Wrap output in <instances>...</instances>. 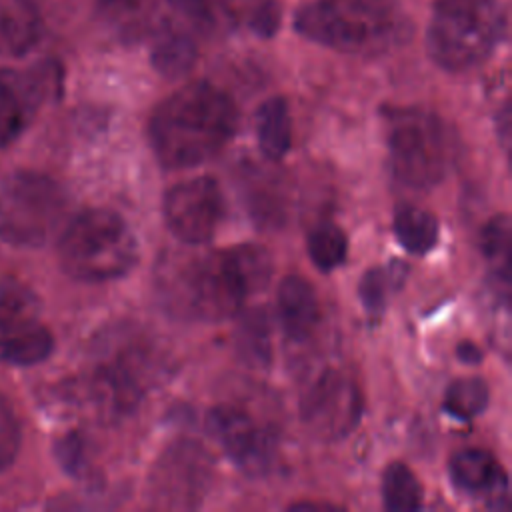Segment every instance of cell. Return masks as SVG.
Masks as SVG:
<instances>
[{
    "mask_svg": "<svg viewBox=\"0 0 512 512\" xmlns=\"http://www.w3.org/2000/svg\"><path fill=\"white\" fill-rule=\"evenodd\" d=\"M270 276V252L258 244H238L178 260L168 270L162 292L176 314L224 320L262 292Z\"/></svg>",
    "mask_w": 512,
    "mask_h": 512,
    "instance_id": "1",
    "label": "cell"
},
{
    "mask_svg": "<svg viewBox=\"0 0 512 512\" xmlns=\"http://www.w3.org/2000/svg\"><path fill=\"white\" fill-rule=\"evenodd\" d=\"M238 128V106L222 88L198 80L164 98L148 120V140L164 168L184 170L212 160Z\"/></svg>",
    "mask_w": 512,
    "mask_h": 512,
    "instance_id": "2",
    "label": "cell"
},
{
    "mask_svg": "<svg viewBox=\"0 0 512 512\" xmlns=\"http://www.w3.org/2000/svg\"><path fill=\"white\" fill-rule=\"evenodd\" d=\"M294 28L320 46L360 56L390 52L412 34L398 0H310L296 10Z\"/></svg>",
    "mask_w": 512,
    "mask_h": 512,
    "instance_id": "3",
    "label": "cell"
},
{
    "mask_svg": "<svg viewBox=\"0 0 512 512\" xmlns=\"http://www.w3.org/2000/svg\"><path fill=\"white\" fill-rule=\"evenodd\" d=\"M56 240L62 270L80 282L122 278L140 256L134 230L108 208H90L70 216Z\"/></svg>",
    "mask_w": 512,
    "mask_h": 512,
    "instance_id": "4",
    "label": "cell"
},
{
    "mask_svg": "<svg viewBox=\"0 0 512 512\" xmlns=\"http://www.w3.org/2000/svg\"><path fill=\"white\" fill-rule=\"evenodd\" d=\"M504 32L500 0H436L426 28L430 60L446 72L484 64Z\"/></svg>",
    "mask_w": 512,
    "mask_h": 512,
    "instance_id": "5",
    "label": "cell"
},
{
    "mask_svg": "<svg viewBox=\"0 0 512 512\" xmlns=\"http://www.w3.org/2000/svg\"><path fill=\"white\" fill-rule=\"evenodd\" d=\"M70 198L52 176L12 170L0 176V240L38 248L58 238L70 220Z\"/></svg>",
    "mask_w": 512,
    "mask_h": 512,
    "instance_id": "6",
    "label": "cell"
},
{
    "mask_svg": "<svg viewBox=\"0 0 512 512\" xmlns=\"http://www.w3.org/2000/svg\"><path fill=\"white\" fill-rule=\"evenodd\" d=\"M448 136L446 124L430 110H392L386 120V142L394 176L412 188L436 186L450 164Z\"/></svg>",
    "mask_w": 512,
    "mask_h": 512,
    "instance_id": "7",
    "label": "cell"
},
{
    "mask_svg": "<svg viewBox=\"0 0 512 512\" xmlns=\"http://www.w3.org/2000/svg\"><path fill=\"white\" fill-rule=\"evenodd\" d=\"M214 460L198 440H176L156 460L148 498L160 508H196L210 488Z\"/></svg>",
    "mask_w": 512,
    "mask_h": 512,
    "instance_id": "8",
    "label": "cell"
},
{
    "mask_svg": "<svg viewBox=\"0 0 512 512\" xmlns=\"http://www.w3.org/2000/svg\"><path fill=\"white\" fill-rule=\"evenodd\" d=\"M54 350L52 332L38 320V298L16 280H0V362L34 366Z\"/></svg>",
    "mask_w": 512,
    "mask_h": 512,
    "instance_id": "9",
    "label": "cell"
},
{
    "mask_svg": "<svg viewBox=\"0 0 512 512\" xmlns=\"http://www.w3.org/2000/svg\"><path fill=\"white\" fill-rule=\"evenodd\" d=\"M302 422L322 440H340L362 414V394L340 368H324L306 388L300 402Z\"/></svg>",
    "mask_w": 512,
    "mask_h": 512,
    "instance_id": "10",
    "label": "cell"
},
{
    "mask_svg": "<svg viewBox=\"0 0 512 512\" xmlns=\"http://www.w3.org/2000/svg\"><path fill=\"white\" fill-rule=\"evenodd\" d=\"M162 216L184 244H204L214 238L224 218V194L212 176H196L168 188L162 200Z\"/></svg>",
    "mask_w": 512,
    "mask_h": 512,
    "instance_id": "11",
    "label": "cell"
},
{
    "mask_svg": "<svg viewBox=\"0 0 512 512\" xmlns=\"http://www.w3.org/2000/svg\"><path fill=\"white\" fill-rule=\"evenodd\" d=\"M58 86L60 70L54 62H42L28 70L0 68V148L22 136Z\"/></svg>",
    "mask_w": 512,
    "mask_h": 512,
    "instance_id": "12",
    "label": "cell"
},
{
    "mask_svg": "<svg viewBox=\"0 0 512 512\" xmlns=\"http://www.w3.org/2000/svg\"><path fill=\"white\" fill-rule=\"evenodd\" d=\"M206 428L230 460L246 474L258 476L270 468L274 440L270 432L246 412L230 406L214 408L206 418Z\"/></svg>",
    "mask_w": 512,
    "mask_h": 512,
    "instance_id": "13",
    "label": "cell"
},
{
    "mask_svg": "<svg viewBox=\"0 0 512 512\" xmlns=\"http://www.w3.org/2000/svg\"><path fill=\"white\" fill-rule=\"evenodd\" d=\"M278 318L286 338L304 342L320 322V300L314 286L300 274H288L278 284L276 294Z\"/></svg>",
    "mask_w": 512,
    "mask_h": 512,
    "instance_id": "14",
    "label": "cell"
},
{
    "mask_svg": "<svg viewBox=\"0 0 512 512\" xmlns=\"http://www.w3.org/2000/svg\"><path fill=\"white\" fill-rule=\"evenodd\" d=\"M452 482L468 494H484L492 506L506 500L508 482L498 460L484 448H464L450 460Z\"/></svg>",
    "mask_w": 512,
    "mask_h": 512,
    "instance_id": "15",
    "label": "cell"
},
{
    "mask_svg": "<svg viewBox=\"0 0 512 512\" xmlns=\"http://www.w3.org/2000/svg\"><path fill=\"white\" fill-rule=\"evenodd\" d=\"M42 38V14L34 0H0V56L22 58Z\"/></svg>",
    "mask_w": 512,
    "mask_h": 512,
    "instance_id": "16",
    "label": "cell"
},
{
    "mask_svg": "<svg viewBox=\"0 0 512 512\" xmlns=\"http://www.w3.org/2000/svg\"><path fill=\"white\" fill-rule=\"evenodd\" d=\"M254 126L258 146L268 160H280L290 150L292 122L288 102L282 96H272L258 106Z\"/></svg>",
    "mask_w": 512,
    "mask_h": 512,
    "instance_id": "17",
    "label": "cell"
},
{
    "mask_svg": "<svg viewBox=\"0 0 512 512\" xmlns=\"http://www.w3.org/2000/svg\"><path fill=\"white\" fill-rule=\"evenodd\" d=\"M198 48L190 34L164 26L156 32L152 46V66L164 78L184 76L196 62Z\"/></svg>",
    "mask_w": 512,
    "mask_h": 512,
    "instance_id": "18",
    "label": "cell"
},
{
    "mask_svg": "<svg viewBox=\"0 0 512 512\" xmlns=\"http://www.w3.org/2000/svg\"><path fill=\"white\" fill-rule=\"evenodd\" d=\"M394 234L404 250L422 256L436 246L438 222L428 210L404 204L394 214Z\"/></svg>",
    "mask_w": 512,
    "mask_h": 512,
    "instance_id": "19",
    "label": "cell"
},
{
    "mask_svg": "<svg viewBox=\"0 0 512 512\" xmlns=\"http://www.w3.org/2000/svg\"><path fill=\"white\" fill-rule=\"evenodd\" d=\"M382 500L392 512H414L422 506V486L404 462H392L382 474Z\"/></svg>",
    "mask_w": 512,
    "mask_h": 512,
    "instance_id": "20",
    "label": "cell"
},
{
    "mask_svg": "<svg viewBox=\"0 0 512 512\" xmlns=\"http://www.w3.org/2000/svg\"><path fill=\"white\" fill-rule=\"evenodd\" d=\"M236 344L240 356L256 366L264 368L270 362L272 342H270V324L264 310H248L240 318L238 330H236Z\"/></svg>",
    "mask_w": 512,
    "mask_h": 512,
    "instance_id": "21",
    "label": "cell"
},
{
    "mask_svg": "<svg viewBox=\"0 0 512 512\" xmlns=\"http://www.w3.org/2000/svg\"><path fill=\"white\" fill-rule=\"evenodd\" d=\"M480 248L496 274V282L508 288L510 284V218L506 214H496L486 222L480 234Z\"/></svg>",
    "mask_w": 512,
    "mask_h": 512,
    "instance_id": "22",
    "label": "cell"
},
{
    "mask_svg": "<svg viewBox=\"0 0 512 512\" xmlns=\"http://www.w3.org/2000/svg\"><path fill=\"white\" fill-rule=\"evenodd\" d=\"M152 0H96V12L104 24L124 38L136 36L150 22Z\"/></svg>",
    "mask_w": 512,
    "mask_h": 512,
    "instance_id": "23",
    "label": "cell"
},
{
    "mask_svg": "<svg viewBox=\"0 0 512 512\" xmlns=\"http://www.w3.org/2000/svg\"><path fill=\"white\" fill-rule=\"evenodd\" d=\"M488 386L478 376L456 378L444 394V408L458 420H470L480 416L488 406Z\"/></svg>",
    "mask_w": 512,
    "mask_h": 512,
    "instance_id": "24",
    "label": "cell"
},
{
    "mask_svg": "<svg viewBox=\"0 0 512 512\" xmlns=\"http://www.w3.org/2000/svg\"><path fill=\"white\" fill-rule=\"evenodd\" d=\"M306 250L318 270L330 272L344 262L348 252V240L336 224H318L308 234Z\"/></svg>",
    "mask_w": 512,
    "mask_h": 512,
    "instance_id": "25",
    "label": "cell"
},
{
    "mask_svg": "<svg viewBox=\"0 0 512 512\" xmlns=\"http://www.w3.org/2000/svg\"><path fill=\"white\" fill-rule=\"evenodd\" d=\"M360 300L370 314H382L388 294V274L382 268L366 270L358 286Z\"/></svg>",
    "mask_w": 512,
    "mask_h": 512,
    "instance_id": "26",
    "label": "cell"
},
{
    "mask_svg": "<svg viewBox=\"0 0 512 512\" xmlns=\"http://www.w3.org/2000/svg\"><path fill=\"white\" fill-rule=\"evenodd\" d=\"M20 446V430L14 412L6 398L0 394V470L6 468Z\"/></svg>",
    "mask_w": 512,
    "mask_h": 512,
    "instance_id": "27",
    "label": "cell"
},
{
    "mask_svg": "<svg viewBox=\"0 0 512 512\" xmlns=\"http://www.w3.org/2000/svg\"><path fill=\"white\" fill-rule=\"evenodd\" d=\"M280 26V8L274 0H264L262 4L256 6L252 18H250V28L262 36V38H270L276 34Z\"/></svg>",
    "mask_w": 512,
    "mask_h": 512,
    "instance_id": "28",
    "label": "cell"
},
{
    "mask_svg": "<svg viewBox=\"0 0 512 512\" xmlns=\"http://www.w3.org/2000/svg\"><path fill=\"white\" fill-rule=\"evenodd\" d=\"M168 4L196 28L208 30L212 26V12L208 0H168Z\"/></svg>",
    "mask_w": 512,
    "mask_h": 512,
    "instance_id": "29",
    "label": "cell"
},
{
    "mask_svg": "<svg viewBox=\"0 0 512 512\" xmlns=\"http://www.w3.org/2000/svg\"><path fill=\"white\" fill-rule=\"evenodd\" d=\"M58 458L70 474H78L84 468V442L78 436L64 438L58 448Z\"/></svg>",
    "mask_w": 512,
    "mask_h": 512,
    "instance_id": "30",
    "label": "cell"
},
{
    "mask_svg": "<svg viewBox=\"0 0 512 512\" xmlns=\"http://www.w3.org/2000/svg\"><path fill=\"white\" fill-rule=\"evenodd\" d=\"M458 358L466 364H478L482 360V354L478 346H474L472 342H464L458 346Z\"/></svg>",
    "mask_w": 512,
    "mask_h": 512,
    "instance_id": "31",
    "label": "cell"
},
{
    "mask_svg": "<svg viewBox=\"0 0 512 512\" xmlns=\"http://www.w3.org/2000/svg\"><path fill=\"white\" fill-rule=\"evenodd\" d=\"M290 508H298V510H304V508H310V504H306V502H300V504H294V506H290ZM314 508H324V504H314Z\"/></svg>",
    "mask_w": 512,
    "mask_h": 512,
    "instance_id": "32",
    "label": "cell"
}]
</instances>
